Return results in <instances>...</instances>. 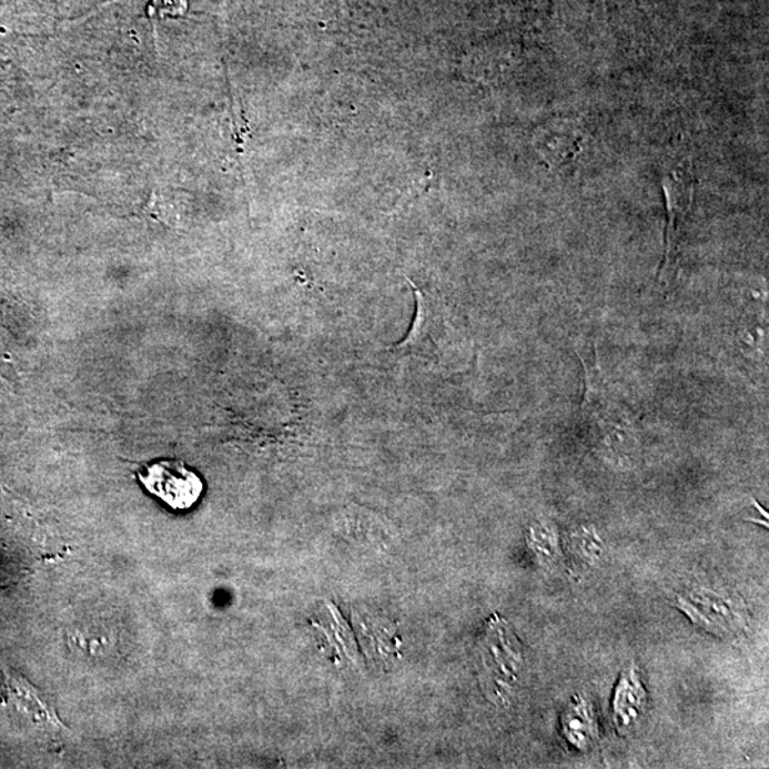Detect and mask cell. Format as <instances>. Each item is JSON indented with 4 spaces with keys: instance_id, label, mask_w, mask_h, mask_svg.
<instances>
[{
    "instance_id": "6da1fadb",
    "label": "cell",
    "mask_w": 769,
    "mask_h": 769,
    "mask_svg": "<svg viewBox=\"0 0 769 769\" xmlns=\"http://www.w3.org/2000/svg\"><path fill=\"white\" fill-rule=\"evenodd\" d=\"M480 648L486 692L494 701L509 700L519 687L525 657L519 640L504 618H492Z\"/></svg>"
},
{
    "instance_id": "7a4b0ae2",
    "label": "cell",
    "mask_w": 769,
    "mask_h": 769,
    "mask_svg": "<svg viewBox=\"0 0 769 769\" xmlns=\"http://www.w3.org/2000/svg\"><path fill=\"white\" fill-rule=\"evenodd\" d=\"M135 476L150 495L159 497L173 510H190L204 492V482L198 472L180 459L150 462L140 467Z\"/></svg>"
},
{
    "instance_id": "3957f363",
    "label": "cell",
    "mask_w": 769,
    "mask_h": 769,
    "mask_svg": "<svg viewBox=\"0 0 769 769\" xmlns=\"http://www.w3.org/2000/svg\"><path fill=\"white\" fill-rule=\"evenodd\" d=\"M694 625L711 635H736L743 626V607L730 596L710 589H694L677 596L676 605Z\"/></svg>"
},
{
    "instance_id": "277c9868",
    "label": "cell",
    "mask_w": 769,
    "mask_h": 769,
    "mask_svg": "<svg viewBox=\"0 0 769 769\" xmlns=\"http://www.w3.org/2000/svg\"><path fill=\"white\" fill-rule=\"evenodd\" d=\"M647 708V691L635 665L621 672L613 697V721L621 736H630L640 726Z\"/></svg>"
},
{
    "instance_id": "5b68a950",
    "label": "cell",
    "mask_w": 769,
    "mask_h": 769,
    "mask_svg": "<svg viewBox=\"0 0 769 769\" xmlns=\"http://www.w3.org/2000/svg\"><path fill=\"white\" fill-rule=\"evenodd\" d=\"M665 193L667 203V229H666V256L662 264V274H667L677 251L678 239L682 229L684 220L690 209L692 200V184L688 175H667L665 180Z\"/></svg>"
},
{
    "instance_id": "8992f818",
    "label": "cell",
    "mask_w": 769,
    "mask_h": 769,
    "mask_svg": "<svg viewBox=\"0 0 769 769\" xmlns=\"http://www.w3.org/2000/svg\"><path fill=\"white\" fill-rule=\"evenodd\" d=\"M560 726L563 736L576 750L587 751L595 746L598 737L595 710L579 694L571 698L563 711Z\"/></svg>"
},
{
    "instance_id": "52a82bcc",
    "label": "cell",
    "mask_w": 769,
    "mask_h": 769,
    "mask_svg": "<svg viewBox=\"0 0 769 769\" xmlns=\"http://www.w3.org/2000/svg\"><path fill=\"white\" fill-rule=\"evenodd\" d=\"M580 139L579 130L570 122L546 124L539 139L546 162L559 164L570 160L579 150Z\"/></svg>"
},
{
    "instance_id": "ba28073f",
    "label": "cell",
    "mask_w": 769,
    "mask_h": 769,
    "mask_svg": "<svg viewBox=\"0 0 769 769\" xmlns=\"http://www.w3.org/2000/svg\"><path fill=\"white\" fill-rule=\"evenodd\" d=\"M566 547L573 559L586 567L597 566L606 553L605 540L591 527H579L569 533Z\"/></svg>"
},
{
    "instance_id": "9c48e42d",
    "label": "cell",
    "mask_w": 769,
    "mask_h": 769,
    "mask_svg": "<svg viewBox=\"0 0 769 769\" xmlns=\"http://www.w3.org/2000/svg\"><path fill=\"white\" fill-rule=\"evenodd\" d=\"M527 545L543 566L555 563L560 553L559 536L547 523H536L530 527L527 533Z\"/></svg>"
},
{
    "instance_id": "30bf717a",
    "label": "cell",
    "mask_w": 769,
    "mask_h": 769,
    "mask_svg": "<svg viewBox=\"0 0 769 769\" xmlns=\"http://www.w3.org/2000/svg\"><path fill=\"white\" fill-rule=\"evenodd\" d=\"M152 8L154 13L175 14L183 13L185 10L184 0H153Z\"/></svg>"
}]
</instances>
